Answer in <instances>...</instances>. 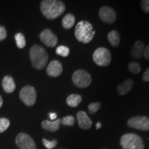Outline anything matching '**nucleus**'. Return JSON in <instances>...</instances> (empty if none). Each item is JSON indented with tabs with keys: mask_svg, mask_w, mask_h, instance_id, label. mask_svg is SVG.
Wrapping results in <instances>:
<instances>
[{
	"mask_svg": "<svg viewBox=\"0 0 149 149\" xmlns=\"http://www.w3.org/2000/svg\"><path fill=\"white\" fill-rule=\"evenodd\" d=\"M40 10L45 17L55 19L65 12L66 6L58 0H43L40 3Z\"/></svg>",
	"mask_w": 149,
	"mask_h": 149,
	"instance_id": "obj_1",
	"label": "nucleus"
},
{
	"mask_svg": "<svg viewBox=\"0 0 149 149\" xmlns=\"http://www.w3.org/2000/svg\"><path fill=\"white\" fill-rule=\"evenodd\" d=\"M95 31L93 30V25L87 21H80L76 25L74 35L79 42L88 44L93 40Z\"/></svg>",
	"mask_w": 149,
	"mask_h": 149,
	"instance_id": "obj_2",
	"label": "nucleus"
},
{
	"mask_svg": "<svg viewBox=\"0 0 149 149\" xmlns=\"http://www.w3.org/2000/svg\"><path fill=\"white\" fill-rule=\"evenodd\" d=\"M30 58L34 68L42 70L45 68L47 64L48 55L47 52L42 46L34 45L30 50Z\"/></svg>",
	"mask_w": 149,
	"mask_h": 149,
	"instance_id": "obj_3",
	"label": "nucleus"
},
{
	"mask_svg": "<svg viewBox=\"0 0 149 149\" xmlns=\"http://www.w3.org/2000/svg\"><path fill=\"white\" fill-rule=\"evenodd\" d=\"M120 144L123 149H144V143L139 136L134 133H127L122 135Z\"/></svg>",
	"mask_w": 149,
	"mask_h": 149,
	"instance_id": "obj_4",
	"label": "nucleus"
},
{
	"mask_svg": "<svg viewBox=\"0 0 149 149\" xmlns=\"http://www.w3.org/2000/svg\"><path fill=\"white\" fill-rule=\"evenodd\" d=\"M72 81L76 86L84 88L91 85L92 79L91 74L86 70H77L72 74Z\"/></svg>",
	"mask_w": 149,
	"mask_h": 149,
	"instance_id": "obj_5",
	"label": "nucleus"
},
{
	"mask_svg": "<svg viewBox=\"0 0 149 149\" xmlns=\"http://www.w3.org/2000/svg\"><path fill=\"white\" fill-rule=\"evenodd\" d=\"M93 59L98 66H108L111 61V53L106 48H98L93 53Z\"/></svg>",
	"mask_w": 149,
	"mask_h": 149,
	"instance_id": "obj_6",
	"label": "nucleus"
},
{
	"mask_svg": "<svg viewBox=\"0 0 149 149\" xmlns=\"http://www.w3.org/2000/svg\"><path fill=\"white\" fill-rule=\"evenodd\" d=\"M19 97L24 104L29 107L33 106L37 99V93L32 86H25L19 92Z\"/></svg>",
	"mask_w": 149,
	"mask_h": 149,
	"instance_id": "obj_7",
	"label": "nucleus"
},
{
	"mask_svg": "<svg viewBox=\"0 0 149 149\" xmlns=\"http://www.w3.org/2000/svg\"><path fill=\"white\" fill-rule=\"evenodd\" d=\"M130 128L141 130H149V118L144 116H136L130 118L127 122Z\"/></svg>",
	"mask_w": 149,
	"mask_h": 149,
	"instance_id": "obj_8",
	"label": "nucleus"
},
{
	"mask_svg": "<svg viewBox=\"0 0 149 149\" xmlns=\"http://www.w3.org/2000/svg\"><path fill=\"white\" fill-rule=\"evenodd\" d=\"M15 142L20 149H36L34 140L28 134L19 133L16 137Z\"/></svg>",
	"mask_w": 149,
	"mask_h": 149,
	"instance_id": "obj_9",
	"label": "nucleus"
},
{
	"mask_svg": "<svg viewBox=\"0 0 149 149\" xmlns=\"http://www.w3.org/2000/svg\"><path fill=\"white\" fill-rule=\"evenodd\" d=\"M40 38L43 44L48 47L53 48L57 44V37L50 29H44L40 34Z\"/></svg>",
	"mask_w": 149,
	"mask_h": 149,
	"instance_id": "obj_10",
	"label": "nucleus"
},
{
	"mask_svg": "<svg viewBox=\"0 0 149 149\" xmlns=\"http://www.w3.org/2000/svg\"><path fill=\"white\" fill-rule=\"evenodd\" d=\"M99 15L102 21L107 24L114 23L117 18L115 10L109 6L102 7L99 10Z\"/></svg>",
	"mask_w": 149,
	"mask_h": 149,
	"instance_id": "obj_11",
	"label": "nucleus"
},
{
	"mask_svg": "<svg viewBox=\"0 0 149 149\" xmlns=\"http://www.w3.org/2000/svg\"><path fill=\"white\" fill-rule=\"evenodd\" d=\"M63 71V66L59 61L53 60L46 68V72L49 76L53 77H59Z\"/></svg>",
	"mask_w": 149,
	"mask_h": 149,
	"instance_id": "obj_12",
	"label": "nucleus"
},
{
	"mask_svg": "<svg viewBox=\"0 0 149 149\" xmlns=\"http://www.w3.org/2000/svg\"><path fill=\"white\" fill-rule=\"evenodd\" d=\"M77 119L79 126L82 129L88 130L92 127V121L84 111L78 112L77 113Z\"/></svg>",
	"mask_w": 149,
	"mask_h": 149,
	"instance_id": "obj_13",
	"label": "nucleus"
},
{
	"mask_svg": "<svg viewBox=\"0 0 149 149\" xmlns=\"http://www.w3.org/2000/svg\"><path fill=\"white\" fill-rule=\"evenodd\" d=\"M144 44L141 41H137L132 48L131 55L135 59H140L142 57L144 50Z\"/></svg>",
	"mask_w": 149,
	"mask_h": 149,
	"instance_id": "obj_14",
	"label": "nucleus"
},
{
	"mask_svg": "<svg viewBox=\"0 0 149 149\" xmlns=\"http://www.w3.org/2000/svg\"><path fill=\"white\" fill-rule=\"evenodd\" d=\"M61 120L57 119L53 122H50L48 120H44L42 122V126L44 130H49L51 132H55L59 130L60 127Z\"/></svg>",
	"mask_w": 149,
	"mask_h": 149,
	"instance_id": "obj_15",
	"label": "nucleus"
},
{
	"mask_svg": "<svg viewBox=\"0 0 149 149\" xmlns=\"http://www.w3.org/2000/svg\"><path fill=\"white\" fill-rule=\"evenodd\" d=\"M133 86V80L131 79H126L124 82L120 84L117 86V91L120 95H125L130 91Z\"/></svg>",
	"mask_w": 149,
	"mask_h": 149,
	"instance_id": "obj_16",
	"label": "nucleus"
},
{
	"mask_svg": "<svg viewBox=\"0 0 149 149\" xmlns=\"http://www.w3.org/2000/svg\"><path fill=\"white\" fill-rule=\"evenodd\" d=\"M2 87L6 93H13L15 90L16 86L13 78L10 76H6L2 80Z\"/></svg>",
	"mask_w": 149,
	"mask_h": 149,
	"instance_id": "obj_17",
	"label": "nucleus"
},
{
	"mask_svg": "<svg viewBox=\"0 0 149 149\" xmlns=\"http://www.w3.org/2000/svg\"><path fill=\"white\" fill-rule=\"evenodd\" d=\"M82 101V97L80 95L72 94L70 95L66 99V104L70 107L75 108Z\"/></svg>",
	"mask_w": 149,
	"mask_h": 149,
	"instance_id": "obj_18",
	"label": "nucleus"
},
{
	"mask_svg": "<svg viewBox=\"0 0 149 149\" xmlns=\"http://www.w3.org/2000/svg\"><path fill=\"white\" fill-rule=\"evenodd\" d=\"M108 40L111 46L117 47L120 43V36L119 33L115 30H113L108 34Z\"/></svg>",
	"mask_w": 149,
	"mask_h": 149,
	"instance_id": "obj_19",
	"label": "nucleus"
},
{
	"mask_svg": "<svg viewBox=\"0 0 149 149\" xmlns=\"http://www.w3.org/2000/svg\"><path fill=\"white\" fill-rule=\"evenodd\" d=\"M74 22H75L74 16L71 13H68L63 17L61 24L65 29H70L73 26Z\"/></svg>",
	"mask_w": 149,
	"mask_h": 149,
	"instance_id": "obj_20",
	"label": "nucleus"
},
{
	"mask_svg": "<svg viewBox=\"0 0 149 149\" xmlns=\"http://www.w3.org/2000/svg\"><path fill=\"white\" fill-rule=\"evenodd\" d=\"M16 41V44L19 48H24L26 46V40L22 33H17L15 36Z\"/></svg>",
	"mask_w": 149,
	"mask_h": 149,
	"instance_id": "obj_21",
	"label": "nucleus"
},
{
	"mask_svg": "<svg viewBox=\"0 0 149 149\" xmlns=\"http://www.w3.org/2000/svg\"><path fill=\"white\" fill-rule=\"evenodd\" d=\"M56 53L58 55L61 56V57H66L69 55L70 49L67 46H59L56 49Z\"/></svg>",
	"mask_w": 149,
	"mask_h": 149,
	"instance_id": "obj_22",
	"label": "nucleus"
},
{
	"mask_svg": "<svg viewBox=\"0 0 149 149\" xmlns=\"http://www.w3.org/2000/svg\"><path fill=\"white\" fill-rule=\"evenodd\" d=\"M128 70L130 72L133 74H138L141 71V66L137 62H130L128 66Z\"/></svg>",
	"mask_w": 149,
	"mask_h": 149,
	"instance_id": "obj_23",
	"label": "nucleus"
},
{
	"mask_svg": "<svg viewBox=\"0 0 149 149\" xmlns=\"http://www.w3.org/2000/svg\"><path fill=\"white\" fill-rule=\"evenodd\" d=\"M61 122L62 123V124H64V126H73L74 123H75V120H74V117H72V115H68V116L64 117V118L61 119Z\"/></svg>",
	"mask_w": 149,
	"mask_h": 149,
	"instance_id": "obj_24",
	"label": "nucleus"
},
{
	"mask_svg": "<svg viewBox=\"0 0 149 149\" xmlns=\"http://www.w3.org/2000/svg\"><path fill=\"white\" fill-rule=\"evenodd\" d=\"M10 126V121L6 118H0V133H3Z\"/></svg>",
	"mask_w": 149,
	"mask_h": 149,
	"instance_id": "obj_25",
	"label": "nucleus"
},
{
	"mask_svg": "<svg viewBox=\"0 0 149 149\" xmlns=\"http://www.w3.org/2000/svg\"><path fill=\"white\" fill-rule=\"evenodd\" d=\"M100 107H101V104L100 102H93L88 105V111L91 114L95 113L100 110Z\"/></svg>",
	"mask_w": 149,
	"mask_h": 149,
	"instance_id": "obj_26",
	"label": "nucleus"
},
{
	"mask_svg": "<svg viewBox=\"0 0 149 149\" xmlns=\"http://www.w3.org/2000/svg\"><path fill=\"white\" fill-rule=\"evenodd\" d=\"M42 143L44 146L46 147L47 149H52L57 146V140H53V141H48L46 139H42Z\"/></svg>",
	"mask_w": 149,
	"mask_h": 149,
	"instance_id": "obj_27",
	"label": "nucleus"
},
{
	"mask_svg": "<svg viewBox=\"0 0 149 149\" xmlns=\"http://www.w3.org/2000/svg\"><path fill=\"white\" fill-rule=\"evenodd\" d=\"M141 7L146 13H149V0H143L141 1Z\"/></svg>",
	"mask_w": 149,
	"mask_h": 149,
	"instance_id": "obj_28",
	"label": "nucleus"
},
{
	"mask_svg": "<svg viewBox=\"0 0 149 149\" xmlns=\"http://www.w3.org/2000/svg\"><path fill=\"white\" fill-rule=\"evenodd\" d=\"M7 37V33L5 27L0 26V42L5 40Z\"/></svg>",
	"mask_w": 149,
	"mask_h": 149,
	"instance_id": "obj_29",
	"label": "nucleus"
},
{
	"mask_svg": "<svg viewBox=\"0 0 149 149\" xmlns=\"http://www.w3.org/2000/svg\"><path fill=\"white\" fill-rule=\"evenodd\" d=\"M142 79L144 81H149V68L143 73Z\"/></svg>",
	"mask_w": 149,
	"mask_h": 149,
	"instance_id": "obj_30",
	"label": "nucleus"
},
{
	"mask_svg": "<svg viewBox=\"0 0 149 149\" xmlns=\"http://www.w3.org/2000/svg\"><path fill=\"white\" fill-rule=\"evenodd\" d=\"M143 55L144 56L145 59H149V44H148V45H147L146 47L144 48Z\"/></svg>",
	"mask_w": 149,
	"mask_h": 149,
	"instance_id": "obj_31",
	"label": "nucleus"
},
{
	"mask_svg": "<svg viewBox=\"0 0 149 149\" xmlns=\"http://www.w3.org/2000/svg\"><path fill=\"white\" fill-rule=\"evenodd\" d=\"M50 118L51 119V120H55L57 118V114L55 113H51L49 115Z\"/></svg>",
	"mask_w": 149,
	"mask_h": 149,
	"instance_id": "obj_32",
	"label": "nucleus"
},
{
	"mask_svg": "<svg viewBox=\"0 0 149 149\" xmlns=\"http://www.w3.org/2000/svg\"><path fill=\"white\" fill-rule=\"evenodd\" d=\"M2 105H3V99L1 97V95H0V108L2 107Z\"/></svg>",
	"mask_w": 149,
	"mask_h": 149,
	"instance_id": "obj_33",
	"label": "nucleus"
},
{
	"mask_svg": "<svg viewBox=\"0 0 149 149\" xmlns=\"http://www.w3.org/2000/svg\"><path fill=\"white\" fill-rule=\"evenodd\" d=\"M102 127V124H100V123H97V129H99V128H101Z\"/></svg>",
	"mask_w": 149,
	"mask_h": 149,
	"instance_id": "obj_34",
	"label": "nucleus"
}]
</instances>
